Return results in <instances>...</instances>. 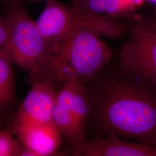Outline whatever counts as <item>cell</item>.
Instances as JSON below:
<instances>
[{
    "mask_svg": "<svg viewBox=\"0 0 156 156\" xmlns=\"http://www.w3.org/2000/svg\"><path fill=\"white\" fill-rule=\"evenodd\" d=\"M107 67L84 83L91 105L86 138L113 133L156 147V85Z\"/></svg>",
    "mask_w": 156,
    "mask_h": 156,
    "instance_id": "1",
    "label": "cell"
},
{
    "mask_svg": "<svg viewBox=\"0 0 156 156\" xmlns=\"http://www.w3.org/2000/svg\"><path fill=\"white\" fill-rule=\"evenodd\" d=\"M111 50L98 35L87 30H73L27 83L49 81L60 87L69 83H84L109 66Z\"/></svg>",
    "mask_w": 156,
    "mask_h": 156,
    "instance_id": "2",
    "label": "cell"
},
{
    "mask_svg": "<svg viewBox=\"0 0 156 156\" xmlns=\"http://www.w3.org/2000/svg\"><path fill=\"white\" fill-rule=\"evenodd\" d=\"M8 34L0 51L28 75L36 73L53 51L22 1L14 0L6 15Z\"/></svg>",
    "mask_w": 156,
    "mask_h": 156,
    "instance_id": "3",
    "label": "cell"
},
{
    "mask_svg": "<svg viewBox=\"0 0 156 156\" xmlns=\"http://www.w3.org/2000/svg\"><path fill=\"white\" fill-rule=\"evenodd\" d=\"M35 21L53 53L75 29L87 30L101 37H106L113 28V22L108 17L94 14L57 0H46L44 8Z\"/></svg>",
    "mask_w": 156,
    "mask_h": 156,
    "instance_id": "4",
    "label": "cell"
},
{
    "mask_svg": "<svg viewBox=\"0 0 156 156\" xmlns=\"http://www.w3.org/2000/svg\"><path fill=\"white\" fill-rule=\"evenodd\" d=\"M127 38L120 52L118 66L156 85V19L135 17L127 27Z\"/></svg>",
    "mask_w": 156,
    "mask_h": 156,
    "instance_id": "5",
    "label": "cell"
},
{
    "mask_svg": "<svg viewBox=\"0 0 156 156\" xmlns=\"http://www.w3.org/2000/svg\"><path fill=\"white\" fill-rule=\"evenodd\" d=\"M5 126L24 146L23 156H64L61 151L63 138L53 120L35 123L12 115Z\"/></svg>",
    "mask_w": 156,
    "mask_h": 156,
    "instance_id": "6",
    "label": "cell"
},
{
    "mask_svg": "<svg viewBox=\"0 0 156 156\" xmlns=\"http://www.w3.org/2000/svg\"><path fill=\"white\" fill-rule=\"evenodd\" d=\"M63 155L76 156H156V147L127 140L117 134L87 138L79 145L66 146Z\"/></svg>",
    "mask_w": 156,
    "mask_h": 156,
    "instance_id": "7",
    "label": "cell"
},
{
    "mask_svg": "<svg viewBox=\"0 0 156 156\" xmlns=\"http://www.w3.org/2000/svg\"><path fill=\"white\" fill-rule=\"evenodd\" d=\"M32 87L14 112L16 119L35 123H45L53 120L57 90L55 84L49 81H38Z\"/></svg>",
    "mask_w": 156,
    "mask_h": 156,
    "instance_id": "8",
    "label": "cell"
},
{
    "mask_svg": "<svg viewBox=\"0 0 156 156\" xmlns=\"http://www.w3.org/2000/svg\"><path fill=\"white\" fill-rule=\"evenodd\" d=\"M56 104L68 108L86 128L91 111L89 94L84 83H69L57 90Z\"/></svg>",
    "mask_w": 156,
    "mask_h": 156,
    "instance_id": "9",
    "label": "cell"
},
{
    "mask_svg": "<svg viewBox=\"0 0 156 156\" xmlns=\"http://www.w3.org/2000/svg\"><path fill=\"white\" fill-rule=\"evenodd\" d=\"M18 106L13 62L0 51V116L11 114Z\"/></svg>",
    "mask_w": 156,
    "mask_h": 156,
    "instance_id": "10",
    "label": "cell"
},
{
    "mask_svg": "<svg viewBox=\"0 0 156 156\" xmlns=\"http://www.w3.org/2000/svg\"><path fill=\"white\" fill-rule=\"evenodd\" d=\"M52 119L66 140V146L79 145L86 138V128L66 107L56 102Z\"/></svg>",
    "mask_w": 156,
    "mask_h": 156,
    "instance_id": "11",
    "label": "cell"
},
{
    "mask_svg": "<svg viewBox=\"0 0 156 156\" xmlns=\"http://www.w3.org/2000/svg\"><path fill=\"white\" fill-rule=\"evenodd\" d=\"M5 125L0 127V156H23L24 146Z\"/></svg>",
    "mask_w": 156,
    "mask_h": 156,
    "instance_id": "12",
    "label": "cell"
},
{
    "mask_svg": "<svg viewBox=\"0 0 156 156\" xmlns=\"http://www.w3.org/2000/svg\"><path fill=\"white\" fill-rule=\"evenodd\" d=\"M72 4L92 13L106 16L105 0H73Z\"/></svg>",
    "mask_w": 156,
    "mask_h": 156,
    "instance_id": "13",
    "label": "cell"
},
{
    "mask_svg": "<svg viewBox=\"0 0 156 156\" xmlns=\"http://www.w3.org/2000/svg\"><path fill=\"white\" fill-rule=\"evenodd\" d=\"M8 34V24L6 15L0 13V49L5 45Z\"/></svg>",
    "mask_w": 156,
    "mask_h": 156,
    "instance_id": "14",
    "label": "cell"
},
{
    "mask_svg": "<svg viewBox=\"0 0 156 156\" xmlns=\"http://www.w3.org/2000/svg\"><path fill=\"white\" fill-rule=\"evenodd\" d=\"M13 113L14 112L11 114H9L5 116H0V127L5 125L8 121L11 118Z\"/></svg>",
    "mask_w": 156,
    "mask_h": 156,
    "instance_id": "15",
    "label": "cell"
},
{
    "mask_svg": "<svg viewBox=\"0 0 156 156\" xmlns=\"http://www.w3.org/2000/svg\"><path fill=\"white\" fill-rule=\"evenodd\" d=\"M36 1H38V0H36Z\"/></svg>",
    "mask_w": 156,
    "mask_h": 156,
    "instance_id": "16",
    "label": "cell"
}]
</instances>
